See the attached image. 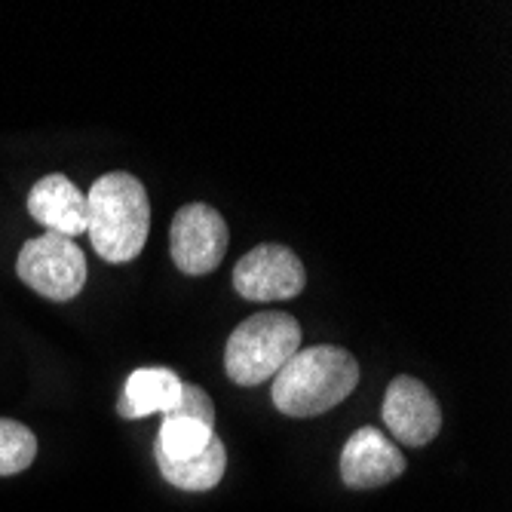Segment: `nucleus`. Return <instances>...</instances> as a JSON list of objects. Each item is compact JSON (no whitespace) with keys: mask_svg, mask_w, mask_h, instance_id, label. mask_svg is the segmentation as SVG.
Wrapping results in <instances>:
<instances>
[{"mask_svg":"<svg viewBox=\"0 0 512 512\" xmlns=\"http://www.w3.org/2000/svg\"><path fill=\"white\" fill-rule=\"evenodd\" d=\"M151 230L145 184L129 172L102 175L86 194V234L105 261L126 264L142 255Z\"/></svg>","mask_w":512,"mask_h":512,"instance_id":"obj_1","label":"nucleus"},{"mask_svg":"<svg viewBox=\"0 0 512 512\" xmlns=\"http://www.w3.org/2000/svg\"><path fill=\"white\" fill-rule=\"evenodd\" d=\"M356 384L359 362L344 347H307L276 371L270 402L289 417H316L341 405Z\"/></svg>","mask_w":512,"mask_h":512,"instance_id":"obj_2","label":"nucleus"},{"mask_svg":"<svg viewBox=\"0 0 512 512\" xmlns=\"http://www.w3.org/2000/svg\"><path fill=\"white\" fill-rule=\"evenodd\" d=\"M301 350V325L292 313L264 310L243 319L224 347V371L240 387H258Z\"/></svg>","mask_w":512,"mask_h":512,"instance_id":"obj_3","label":"nucleus"},{"mask_svg":"<svg viewBox=\"0 0 512 512\" xmlns=\"http://www.w3.org/2000/svg\"><path fill=\"white\" fill-rule=\"evenodd\" d=\"M16 273L28 289L62 304L77 298L86 283V255L68 237L43 234L22 246Z\"/></svg>","mask_w":512,"mask_h":512,"instance_id":"obj_4","label":"nucleus"},{"mask_svg":"<svg viewBox=\"0 0 512 512\" xmlns=\"http://www.w3.org/2000/svg\"><path fill=\"white\" fill-rule=\"evenodd\" d=\"M227 224L221 212H215L206 203H188L181 206L172 218L169 246L172 261L181 273L188 276H206L212 273L227 252Z\"/></svg>","mask_w":512,"mask_h":512,"instance_id":"obj_5","label":"nucleus"},{"mask_svg":"<svg viewBox=\"0 0 512 512\" xmlns=\"http://www.w3.org/2000/svg\"><path fill=\"white\" fill-rule=\"evenodd\" d=\"M307 286L301 258L279 243H261L234 267V289L246 301H289Z\"/></svg>","mask_w":512,"mask_h":512,"instance_id":"obj_6","label":"nucleus"},{"mask_svg":"<svg viewBox=\"0 0 512 512\" xmlns=\"http://www.w3.org/2000/svg\"><path fill=\"white\" fill-rule=\"evenodd\" d=\"M381 414L390 436L408 448H421L433 442L442 430V408L436 396L427 390V384L408 375L390 381Z\"/></svg>","mask_w":512,"mask_h":512,"instance_id":"obj_7","label":"nucleus"},{"mask_svg":"<svg viewBox=\"0 0 512 512\" xmlns=\"http://www.w3.org/2000/svg\"><path fill=\"white\" fill-rule=\"evenodd\" d=\"M405 473V457L378 427H359L341 451V479L347 488L371 491Z\"/></svg>","mask_w":512,"mask_h":512,"instance_id":"obj_8","label":"nucleus"},{"mask_svg":"<svg viewBox=\"0 0 512 512\" xmlns=\"http://www.w3.org/2000/svg\"><path fill=\"white\" fill-rule=\"evenodd\" d=\"M28 212L37 224L46 227V234L59 237H80L86 234V197L65 175L40 178L28 194Z\"/></svg>","mask_w":512,"mask_h":512,"instance_id":"obj_9","label":"nucleus"},{"mask_svg":"<svg viewBox=\"0 0 512 512\" xmlns=\"http://www.w3.org/2000/svg\"><path fill=\"white\" fill-rule=\"evenodd\" d=\"M178 399H181V378L172 368H135L126 378L117 411L126 421H138V417L148 414L175 411Z\"/></svg>","mask_w":512,"mask_h":512,"instance_id":"obj_10","label":"nucleus"},{"mask_svg":"<svg viewBox=\"0 0 512 512\" xmlns=\"http://www.w3.org/2000/svg\"><path fill=\"white\" fill-rule=\"evenodd\" d=\"M157 467L163 473V479L181 491H209L221 482L224 470H227V451L224 442L215 436L206 451H200L197 457L188 460H169L163 454H157Z\"/></svg>","mask_w":512,"mask_h":512,"instance_id":"obj_11","label":"nucleus"},{"mask_svg":"<svg viewBox=\"0 0 512 512\" xmlns=\"http://www.w3.org/2000/svg\"><path fill=\"white\" fill-rule=\"evenodd\" d=\"M215 439V427L197 417H181V414H163L160 436H157V454L169 460H188L206 451V445Z\"/></svg>","mask_w":512,"mask_h":512,"instance_id":"obj_12","label":"nucleus"},{"mask_svg":"<svg viewBox=\"0 0 512 512\" xmlns=\"http://www.w3.org/2000/svg\"><path fill=\"white\" fill-rule=\"evenodd\" d=\"M34 457H37L34 433L19 421L0 417V476H16L28 470Z\"/></svg>","mask_w":512,"mask_h":512,"instance_id":"obj_13","label":"nucleus"},{"mask_svg":"<svg viewBox=\"0 0 512 512\" xmlns=\"http://www.w3.org/2000/svg\"><path fill=\"white\" fill-rule=\"evenodd\" d=\"M169 414H181V417H197V421H206L215 427V405H212V396L197 387V384H181V399L175 405V411Z\"/></svg>","mask_w":512,"mask_h":512,"instance_id":"obj_14","label":"nucleus"}]
</instances>
